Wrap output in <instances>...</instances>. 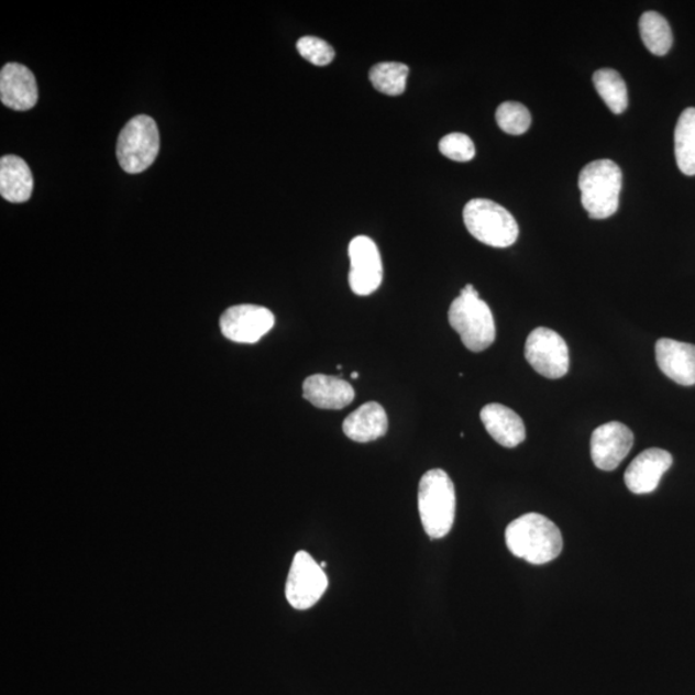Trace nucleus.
Returning <instances> with one entry per match:
<instances>
[{
    "instance_id": "obj_9",
    "label": "nucleus",
    "mask_w": 695,
    "mask_h": 695,
    "mask_svg": "<svg viewBox=\"0 0 695 695\" xmlns=\"http://www.w3.org/2000/svg\"><path fill=\"white\" fill-rule=\"evenodd\" d=\"M275 327L268 308L240 305L227 309L221 317L222 334L235 343L254 344Z\"/></svg>"
},
{
    "instance_id": "obj_3",
    "label": "nucleus",
    "mask_w": 695,
    "mask_h": 695,
    "mask_svg": "<svg viewBox=\"0 0 695 695\" xmlns=\"http://www.w3.org/2000/svg\"><path fill=\"white\" fill-rule=\"evenodd\" d=\"M449 321L461 342L472 352L486 351L496 339L494 315L473 285H466L452 301Z\"/></svg>"
},
{
    "instance_id": "obj_15",
    "label": "nucleus",
    "mask_w": 695,
    "mask_h": 695,
    "mask_svg": "<svg viewBox=\"0 0 695 695\" xmlns=\"http://www.w3.org/2000/svg\"><path fill=\"white\" fill-rule=\"evenodd\" d=\"M352 385L340 377L317 374L304 383V397L322 410H342L353 402Z\"/></svg>"
},
{
    "instance_id": "obj_7",
    "label": "nucleus",
    "mask_w": 695,
    "mask_h": 695,
    "mask_svg": "<svg viewBox=\"0 0 695 695\" xmlns=\"http://www.w3.org/2000/svg\"><path fill=\"white\" fill-rule=\"evenodd\" d=\"M328 586L329 580L321 565L307 551H299L293 559L286 583V599L290 606L298 610L312 608Z\"/></svg>"
},
{
    "instance_id": "obj_12",
    "label": "nucleus",
    "mask_w": 695,
    "mask_h": 695,
    "mask_svg": "<svg viewBox=\"0 0 695 695\" xmlns=\"http://www.w3.org/2000/svg\"><path fill=\"white\" fill-rule=\"evenodd\" d=\"M674 463L671 453L661 449H649L640 453L627 467L625 483L632 494H651L659 487L663 474Z\"/></svg>"
},
{
    "instance_id": "obj_23",
    "label": "nucleus",
    "mask_w": 695,
    "mask_h": 695,
    "mask_svg": "<svg viewBox=\"0 0 695 695\" xmlns=\"http://www.w3.org/2000/svg\"><path fill=\"white\" fill-rule=\"evenodd\" d=\"M496 120L501 131L511 135H520L530 130L531 112L519 102H504L498 106Z\"/></svg>"
},
{
    "instance_id": "obj_6",
    "label": "nucleus",
    "mask_w": 695,
    "mask_h": 695,
    "mask_svg": "<svg viewBox=\"0 0 695 695\" xmlns=\"http://www.w3.org/2000/svg\"><path fill=\"white\" fill-rule=\"evenodd\" d=\"M158 151L161 134L153 118L135 117L119 134L117 156L126 173L139 174L148 169L156 161Z\"/></svg>"
},
{
    "instance_id": "obj_11",
    "label": "nucleus",
    "mask_w": 695,
    "mask_h": 695,
    "mask_svg": "<svg viewBox=\"0 0 695 695\" xmlns=\"http://www.w3.org/2000/svg\"><path fill=\"white\" fill-rule=\"evenodd\" d=\"M633 445V433L622 422L610 421L594 430L592 459L600 471L611 472L621 465Z\"/></svg>"
},
{
    "instance_id": "obj_17",
    "label": "nucleus",
    "mask_w": 695,
    "mask_h": 695,
    "mask_svg": "<svg viewBox=\"0 0 695 695\" xmlns=\"http://www.w3.org/2000/svg\"><path fill=\"white\" fill-rule=\"evenodd\" d=\"M387 412L377 402H367L353 411L343 422V432L350 440L367 443L379 440L388 432Z\"/></svg>"
},
{
    "instance_id": "obj_2",
    "label": "nucleus",
    "mask_w": 695,
    "mask_h": 695,
    "mask_svg": "<svg viewBox=\"0 0 695 695\" xmlns=\"http://www.w3.org/2000/svg\"><path fill=\"white\" fill-rule=\"evenodd\" d=\"M419 514L430 539L448 536L456 516V493L450 475L432 470L422 475L419 485Z\"/></svg>"
},
{
    "instance_id": "obj_22",
    "label": "nucleus",
    "mask_w": 695,
    "mask_h": 695,
    "mask_svg": "<svg viewBox=\"0 0 695 695\" xmlns=\"http://www.w3.org/2000/svg\"><path fill=\"white\" fill-rule=\"evenodd\" d=\"M409 73V66L405 64L383 63L375 65L369 70V80H372L377 92L388 96H400L406 90Z\"/></svg>"
},
{
    "instance_id": "obj_26",
    "label": "nucleus",
    "mask_w": 695,
    "mask_h": 695,
    "mask_svg": "<svg viewBox=\"0 0 695 695\" xmlns=\"http://www.w3.org/2000/svg\"><path fill=\"white\" fill-rule=\"evenodd\" d=\"M351 376H352V379H358L360 374L354 372V373H352Z\"/></svg>"
},
{
    "instance_id": "obj_4",
    "label": "nucleus",
    "mask_w": 695,
    "mask_h": 695,
    "mask_svg": "<svg viewBox=\"0 0 695 695\" xmlns=\"http://www.w3.org/2000/svg\"><path fill=\"white\" fill-rule=\"evenodd\" d=\"M622 170L608 158L587 164L580 173L581 201L592 219H607L619 207L622 190Z\"/></svg>"
},
{
    "instance_id": "obj_13",
    "label": "nucleus",
    "mask_w": 695,
    "mask_h": 695,
    "mask_svg": "<svg viewBox=\"0 0 695 695\" xmlns=\"http://www.w3.org/2000/svg\"><path fill=\"white\" fill-rule=\"evenodd\" d=\"M655 360L661 372L671 380L683 387L695 385V345L660 339L655 344Z\"/></svg>"
},
{
    "instance_id": "obj_14",
    "label": "nucleus",
    "mask_w": 695,
    "mask_h": 695,
    "mask_svg": "<svg viewBox=\"0 0 695 695\" xmlns=\"http://www.w3.org/2000/svg\"><path fill=\"white\" fill-rule=\"evenodd\" d=\"M34 74L26 66L7 64L0 71V100L12 110L26 111L37 102Z\"/></svg>"
},
{
    "instance_id": "obj_25",
    "label": "nucleus",
    "mask_w": 695,
    "mask_h": 695,
    "mask_svg": "<svg viewBox=\"0 0 695 695\" xmlns=\"http://www.w3.org/2000/svg\"><path fill=\"white\" fill-rule=\"evenodd\" d=\"M440 151L450 161L460 163L471 162L475 156L474 142L464 133L445 135L440 142Z\"/></svg>"
},
{
    "instance_id": "obj_1",
    "label": "nucleus",
    "mask_w": 695,
    "mask_h": 695,
    "mask_svg": "<svg viewBox=\"0 0 695 695\" xmlns=\"http://www.w3.org/2000/svg\"><path fill=\"white\" fill-rule=\"evenodd\" d=\"M505 540L512 555L536 565L553 562L563 550L561 530L538 512L512 520L506 528Z\"/></svg>"
},
{
    "instance_id": "obj_20",
    "label": "nucleus",
    "mask_w": 695,
    "mask_h": 695,
    "mask_svg": "<svg viewBox=\"0 0 695 695\" xmlns=\"http://www.w3.org/2000/svg\"><path fill=\"white\" fill-rule=\"evenodd\" d=\"M639 29L646 47L655 56L668 55L674 43L671 27L666 19L657 12H646L640 18Z\"/></svg>"
},
{
    "instance_id": "obj_19",
    "label": "nucleus",
    "mask_w": 695,
    "mask_h": 695,
    "mask_svg": "<svg viewBox=\"0 0 695 695\" xmlns=\"http://www.w3.org/2000/svg\"><path fill=\"white\" fill-rule=\"evenodd\" d=\"M675 155L679 169L695 176V108L684 110L677 120Z\"/></svg>"
},
{
    "instance_id": "obj_24",
    "label": "nucleus",
    "mask_w": 695,
    "mask_h": 695,
    "mask_svg": "<svg viewBox=\"0 0 695 695\" xmlns=\"http://www.w3.org/2000/svg\"><path fill=\"white\" fill-rule=\"evenodd\" d=\"M300 56L316 66H327L335 58V51L317 36H304L297 43Z\"/></svg>"
},
{
    "instance_id": "obj_16",
    "label": "nucleus",
    "mask_w": 695,
    "mask_h": 695,
    "mask_svg": "<svg viewBox=\"0 0 695 695\" xmlns=\"http://www.w3.org/2000/svg\"><path fill=\"white\" fill-rule=\"evenodd\" d=\"M481 420L488 434L506 449L517 448L526 440L525 422L509 407L500 404L487 405L481 411Z\"/></svg>"
},
{
    "instance_id": "obj_8",
    "label": "nucleus",
    "mask_w": 695,
    "mask_h": 695,
    "mask_svg": "<svg viewBox=\"0 0 695 695\" xmlns=\"http://www.w3.org/2000/svg\"><path fill=\"white\" fill-rule=\"evenodd\" d=\"M525 353L534 372L548 379H561L569 373V345L554 330L534 329L527 338Z\"/></svg>"
},
{
    "instance_id": "obj_10",
    "label": "nucleus",
    "mask_w": 695,
    "mask_h": 695,
    "mask_svg": "<svg viewBox=\"0 0 695 695\" xmlns=\"http://www.w3.org/2000/svg\"><path fill=\"white\" fill-rule=\"evenodd\" d=\"M350 286L356 296H372L383 282L379 249L367 236H357L350 244Z\"/></svg>"
},
{
    "instance_id": "obj_21",
    "label": "nucleus",
    "mask_w": 695,
    "mask_h": 695,
    "mask_svg": "<svg viewBox=\"0 0 695 695\" xmlns=\"http://www.w3.org/2000/svg\"><path fill=\"white\" fill-rule=\"evenodd\" d=\"M596 92L616 115L626 111L629 106V93L621 74L611 69H600L594 74Z\"/></svg>"
},
{
    "instance_id": "obj_18",
    "label": "nucleus",
    "mask_w": 695,
    "mask_h": 695,
    "mask_svg": "<svg viewBox=\"0 0 695 695\" xmlns=\"http://www.w3.org/2000/svg\"><path fill=\"white\" fill-rule=\"evenodd\" d=\"M34 178L21 157L5 155L0 161V195L10 202H25L32 198Z\"/></svg>"
},
{
    "instance_id": "obj_5",
    "label": "nucleus",
    "mask_w": 695,
    "mask_h": 695,
    "mask_svg": "<svg viewBox=\"0 0 695 695\" xmlns=\"http://www.w3.org/2000/svg\"><path fill=\"white\" fill-rule=\"evenodd\" d=\"M464 223L482 244L509 247L519 236V227L508 210L487 199H473L464 208Z\"/></svg>"
}]
</instances>
